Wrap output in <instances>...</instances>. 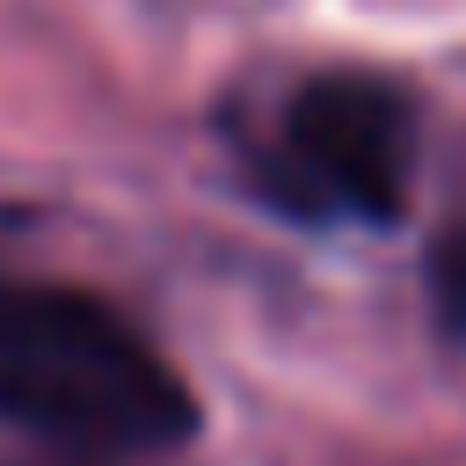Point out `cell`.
<instances>
[{
    "label": "cell",
    "instance_id": "2",
    "mask_svg": "<svg viewBox=\"0 0 466 466\" xmlns=\"http://www.w3.org/2000/svg\"><path fill=\"white\" fill-rule=\"evenodd\" d=\"M284 160L313 204L393 226L408 204V160H415L408 102L371 73H320L284 109Z\"/></svg>",
    "mask_w": 466,
    "mask_h": 466
},
{
    "label": "cell",
    "instance_id": "3",
    "mask_svg": "<svg viewBox=\"0 0 466 466\" xmlns=\"http://www.w3.org/2000/svg\"><path fill=\"white\" fill-rule=\"evenodd\" d=\"M444 306H451V320L466 328V248L444 262Z\"/></svg>",
    "mask_w": 466,
    "mask_h": 466
},
{
    "label": "cell",
    "instance_id": "1",
    "mask_svg": "<svg viewBox=\"0 0 466 466\" xmlns=\"http://www.w3.org/2000/svg\"><path fill=\"white\" fill-rule=\"evenodd\" d=\"M0 422L73 451H160L197 430L153 342L58 284H0Z\"/></svg>",
    "mask_w": 466,
    "mask_h": 466
}]
</instances>
